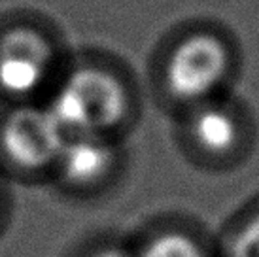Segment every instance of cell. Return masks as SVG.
Segmentation results:
<instances>
[{
  "label": "cell",
  "mask_w": 259,
  "mask_h": 257,
  "mask_svg": "<svg viewBox=\"0 0 259 257\" xmlns=\"http://www.w3.org/2000/svg\"><path fill=\"white\" fill-rule=\"evenodd\" d=\"M127 108V91L112 72L81 66L63 81L48 110L66 136H104L125 119Z\"/></svg>",
  "instance_id": "obj_1"
},
{
  "label": "cell",
  "mask_w": 259,
  "mask_h": 257,
  "mask_svg": "<svg viewBox=\"0 0 259 257\" xmlns=\"http://www.w3.org/2000/svg\"><path fill=\"white\" fill-rule=\"evenodd\" d=\"M229 68V51L222 38L208 32L186 36L165 64L166 91L182 102H199L218 89Z\"/></svg>",
  "instance_id": "obj_2"
},
{
  "label": "cell",
  "mask_w": 259,
  "mask_h": 257,
  "mask_svg": "<svg viewBox=\"0 0 259 257\" xmlns=\"http://www.w3.org/2000/svg\"><path fill=\"white\" fill-rule=\"evenodd\" d=\"M66 138L48 108H17L6 115L0 127L4 155L27 170H42L57 164Z\"/></svg>",
  "instance_id": "obj_3"
},
{
  "label": "cell",
  "mask_w": 259,
  "mask_h": 257,
  "mask_svg": "<svg viewBox=\"0 0 259 257\" xmlns=\"http://www.w3.org/2000/svg\"><path fill=\"white\" fill-rule=\"evenodd\" d=\"M53 64V50L42 32L15 27L0 36V91L27 97L42 85Z\"/></svg>",
  "instance_id": "obj_4"
},
{
  "label": "cell",
  "mask_w": 259,
  "mask_h": 257,
  "mask_svg": "<svg viewBox=\"0 0 259 257\" xmlns=\"http://www.w3.org/2000/svg\"><path fill=\"white\" fill-rule=\"evenodd\" d=\"M115 163L114 146L102 135L68 136L57 166L66 184L89 187L110 174Z\"/></svg>",
  "instance_id": "obj_5"
},
{
  "label": "cell",
  "mask_w": 259,
  "mask_h": 257,
  "mask_svg": "<svg viewBox=\"0 0 259 257\" xmlns=\"http://www.w3.org/2000/svg\"><path fill=\"white\" fill-rule=\"evenodd\" d=\"M189 133L193 142L206 153L222 155L233 150L238 138L235 117L216 106L201 108L191 119Z\"/></svg>",
  "instance_id": "obj_6"
},
{
  "label": "cell",
  "mask_w": 259,
  "mask_h": 257,
  "mask_svg": "<svg viewBox=\"0 0 259 257\" xmlns=\"http://www.w3.org/2000/svg\"><path fill=\"white\" fill-rule=\"evenodd\" d=\"M140 257H204V253L193 238L182 233H165L155 236Z\"/></svg>",
  "instance_id": "obj_7"
},
{
  "label": "cell",
  "mask_w": 259,
  "mask_h": 257,
  "mask_svg": "<svg viewBox=\"0 0 259 257\" xmlns=\"http://www.w3.org/2000/svg\"><path fill=\"white\" fill-rule=\"evenodd\" d=\"M233 257H259V214L246 223L233 246Z\"/></svg>",
  "instance_id": "obj_8"
},
{
  "label": "cell",
  "mask_w": 259,
  "mask_h": 257,
  "mask_svg": "<svg viewBox=\"0 0 259 257\" xmlns=\"http://www.w3.org/2000/svg\"><path fill=\"white\" fill-rule=\"evenodd\" d=\"M89 257H129V253L119 248H102V250L93 251Z\"/></svg>",
  "instance_id": "obj_9"
}]
</instances>
